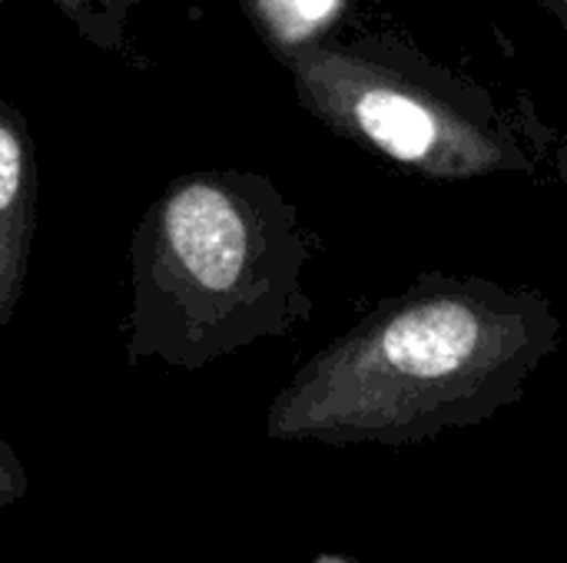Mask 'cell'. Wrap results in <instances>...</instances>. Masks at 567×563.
Instances as JSON below:
<instances>
[{"label":"cell","instance_id":"1","mask_svg":"<svg viewBox=\"0 0 567 563\" xmlns=\"http://www.w3.org/2000/svg\"><path fill=\"white\" fill-rule=\"evenodd\" d=\"M561 325L535 292L425 279L316 352L266 411L269 441L405 448L522 402Z\"/></svg>","mask_w":567,"mask_h":563},{"label":"cell","instance_id":"2","mask_svg":"<svg viewBox=\"0 0 567 563\" xmlns=\"http://www.w3.org/2000/svg\"><path fill=\"white\" fill-rule=\"evenodd\" d=\"M296 209L262 176L169 183L133 236L130 362L206 368L309 315Z\"/></svg>","mask_w":567,"mask_h":563},{"label":"cell","instance_id":"4","mask_svg":"<svg viewBox=\"0 0 567 563\" xmlns=\"http://www.w3.org/2000/svg\"><path fill=\"white\" fill-rule=\"evenodd\" d=\"M37 229V163L17 106L0 100V329L13 319Z\"/></svg>","mask_w":567,"mask_h":563},{"label":"cell","instance_id":"7","mask_svg":"<svg viewBox=\"0 0 567 563\" xmlns=\"http://www.w3.org/2000/svg\"><path fill=\"white\" fill-rule=\"evenodd\" d=\"M27 491H30L27 468H23L20 455L13 451V445L0 438V511L23 501Z\"/></svg>","mask_w":567,"mask_h":563},{"label":"cell","instance_id":"6","mask_svg":"<svg viewBox=\"0 0 567 563\" xmlns=\"http://www.w3.org/2000/svg\"><path fill=\"white\" fill-rule=\"evenodd\" d=\"M43 3H53L100 50H116L126 13L133 10L136 0H43Z\"/></svg>","mask_w":567,"mask_h":563},{"label":"cell","instance_id":"3","mask_svg":"<svg viewBox=\"0 0 567 563\" xmlns=\"http://www.w3.org/2000/svg\"><path fill=\"white\" fill-rule=\"evenodd\" d=\"M309 113L429 179L525 166L512 123L472 86L385 46H299L282 56Z\"/></svg>","mask_w":567,"mask_h":563},{"label":"cell","instance_id":"5","mask_svg":"<svg viewBox=\"0 0 567 563\" xmlns=\"http://www.w3.org/2000/svg\"><path fill=\"white\" fill-rule=\"evenodd\" d=\"M256 23L279 56L309 46L342 10V0H249Z\"/></svg>","mask_w":567,"mask_h":563}]
</instances>
